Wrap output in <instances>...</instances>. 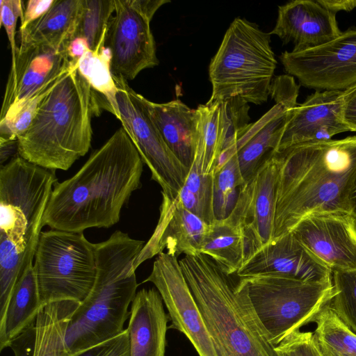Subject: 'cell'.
<instances>
[{
	"mask_svg": "<svg viewBox=\"0 0 356 356\" xmlns=\"http://www.w3.org/2000/svg\"><path fill=\"white\" fill-rule=\"evenodd\" d=\"M143 168L136 146L120 127L76 174L54 184L42 227L71 232L112 227L133 192L140 187Z\"/></svg>",
	"mask_w": 356,
	"mask_h": 356,
	"instance_id": "cell-1",
	"label": "cell"
},
{
	"mask_svg": "<svg viewBox=\"0 0 356 356\" xmlns=\"http://www.w3.org/2000/svg\"><path fill=\"white\" fill-rule=\"evenodd\" d=\"M274 154L278 176L273 242L310 213H348L356 172V135L305 143Z\"/></svg>",
	"mask_w": 356,
	"mask_h": 356,
	"instance_id": "cell-2",
	"label": "cell"
},
{
	"mask_svg": "<svg viewBox=\"0 0 356 356\" xmlns=\"http://www.w3.org/2000/svg\"><path fill=\"white\" fill-rule=\"evenodd\" d=\"M77 70L76 63L46 96L27 130L17 138L18 154L49 170H68L91 146L93 115L102 98Z\"/></svg>",
	"mask_w": 356,
	"mask_h": 356,
	"instance_id": "cell-3",
	"label": "cell"
},
{
	"mask_svg": "<svg viewBox=\"0 0 356 356\" xmlns=\"http://www.w3.org/2000/svg\"><path fill=\"white\" fill-rule=\"evenodd\" d=\"M218 356H278L250 302L245 278L206 254L179 261Z\"/></svg>",
	"mask_w": 356,
	"mask_h": 356,
	"instance_id": "cell-4",
	"label": "cell"
},
{
	"mask_svg": "<svg viewBox=\"0 0 356 356\" xmlns=\"http://www.w3.org/2000/svg\"><path fill=\"white\" fill-rule=\"evenodd\" d=\"M145 244L120 230L105 241L95 243L96 279L72 315L66 331L70 355L81 354L124 331L130 316L128 308L137 293L132 265Z\"/></svg>",
	"mask_w": 356,
	"mask_h": 356,
	"instance_id": "cell-5",
	"label": "cell"
},
{
	"mask_svg": "<svg viewBox=\"0 0 356 356\" xmlns=\"http://www.w3.org/2000/svg\"><path fill=\"white\" fill-rule=\"evenodd\" d=\"M276 66L270 33L245 19L235 18L209 65L212 92L207 102L232 98L256 105L266 102Z\"/></svg>",
	"mask_w": 356,
	"mask_h": 356,
	"instance_id": "cell-6",
	"label": "cell"
},
{
	"mask_svg": "<svg viewBox=\"0 0 356 356\" xmlns=\"http://www.w3.org/2000/svg\"><path fill=\"white\" fill-rule=\"evenodd\" d=\"M245 279L254 313L275 347L302 326L314 323L335 293L332 280L306 282L280 275Z\"/></svg>",
	"mask_w": 356,
	"mask_h": 356,
	"instance_id": "cell-7",
	"label": "cell"
},
{
	"mask_svg": "<svg viewBox=\"0 0 356 356\" xmlns=\"http://www.w3.org/2000/svg\"><path fill=\"white\" fill-rule=\"evenodd\" d=\"M33 268L42 304L60 300L82 302L97 275L95 243L83 232H41Z\"/></svg>",
	"mask_w": 356,
	"mask_h": 356,
	"instance_id": "cell-8",
	"label": "cell"
},
{
	"mask_svg": "<svg viewBox=\"0 0 356 356\" xmlns=\"http://www.w3.org/2000/svg\"><path fill=\"white\" fill-rule=\"evenodd\" d=\"M55 170L19 154L0 167V237L8 239L19 252L36 246L43 214L54 184Z\"/></svg>",
	"mask_w": 356,
	"mask_h": 356,
	"instance_id": "cell-9",
	"label": "cell"
},
{
	"mask_svg": "<svg viewBox=\"0 0 356 356\" xmlns=\"http://www.w3.org/2000/svg\"><path fill=\"white\" fill-rule=\"evenodd\" d=\"M113 79L118 88L117 102L122 127L143 163L150 170L152 179L161 187L162 195L175 199L184 186L190 169L176 157L163 139L143 104L140 95L124 78L113 75Z\"/></svg>",
	"mask_w": 356,
	"mask_h": 356,
	"instance_id": "cell-10",
	"label": "cell"
},
{
	"mask_svg": "<svg viewBox=\"0 0 356 356\" xmlns=\"http://www.w3.org/2000/svg\"><path fill=\"white\" fill-rule=\"evenodd\" d=\"M168 0H115L106 44L112 74L127 81L159 65L150 22Z\"/></svg>",
	"mask_w": 356,
	"mask_h": 356,
	"instance_id": "cell-11",
	"label": "cell"
},
{
	"mask_svg": "<svg viewBox=\"0 0 356 356\" xmlns=\"http://www.w3.org/2000/svg\"><path fill=\"white\" fill-rule=\"evenodd\" d=\"M280 59L300 86L316 91L346 90L356 84V27L318 47L284 51Z\"/></svg>",
	"mask_w": 356,
	"mask_h": 356,
	"instance_id": "cell-12",
	"label": "cell"
},
{
	"mask_svg": "<svg viewBox=\"0 0 356 356\" xmlns=\"http://www.w3.org/2000/svg\"><path fill=\"white\" fill-rule=\"evenodd\" d=\"M274 153L238 188L236 203L228 216L242 232L244 264L273 242L278 176Z\"/></svg>",
	"mask_w": 356,
	"mask_h": 356,
	"instance_id": "cell-13",
	"label": "cell"
},
{
	"mask_svg": "<svg viewBox=\"0 0 356 356\" xmlns=\"http://www.w3.org/2000/svg\"><path fill=\"white\" fill-rule=\"evenodd\" d=\"M168 311L172 327L184 334L198 356H218L202 313L186 280L177 257L160 253L150 275Z\"/></svg>",
	"mask_w": 356,
	"mask_h": 356,
	"instance_id": "cell-14",
	"label": "cell"
},
{
	"mask_svg": "<svg viewBox=\"0 0 356 356\" xmlns=\"http://www.w3.org/2000/svg\"><path fill=\"white\" fill-rule=\"evenodd\" d=\"M64 48L35 46L17 47L12 58L8 76L0 121L9 120L28 99L47 84L65 74L71 68Z\"/></svg>",
	"mask_w": 356,
	"mask_h": 356,
	"instance_id": "cell-15",
	"label": "cell"
},
{
	"mask_svg": "<svg viewBox=\"0 0 356 356\" xmlns=\"http://www.w3.org/2000/svg\"><path fill=\"white\" fill-rule=\"evenodd\" d=\"M291 233L332 271L356 270V222L348 213H310Z\"/></svg>",
	"mask_w": 356,
	"mask_h": 356,
	"instance_id": "cell-16",
	"label": "cell"
},
{
	"mask_svg": "<svg viewBox=\"0 0 356 356\" xmlns=\"http://www.w3.org/2000/svg\"><path fill=\"white\" fill-rule=\"evenodd\" d=\"M211 225L185 209L177 197L171 200L162 195L160 216L156 227L132 265V271L144 261L159 255L165 249L170 255L200 254Z\"/></svg>",
	"mask_w": 356,
	"mask_h": 356,
	"instance_id": "cell-17",
	"label": "cell"
},
{
	"mask_svg": "<svg viewBox=\"0 0 356 356\" xmlns=\"http://www.w3.org/2000/svg\"><path fill=\"white\" fill-rule=\"evenodd\" d=\"M348 89L315 91L298 104L276 152L305 143L330 140L338 134L350 131L342 118Z\"/></svg>",
	"mask_w": 356,
	"mask_h": 356,
	"instance_id": "cell-18",
	"label": "cell"
},
{
	"mask_svg": "<svg viewBox=\"0 0 356 356\" xmlns=\"http://www.w3.org/2000/svg\"><path fill=\"white\" fill-rule=\"evenodd\" d=\"M240 278L280 275L306 282L332 280V271L289 233L262 249L235 274Z\"/></svg>",
	"mask_w": 356,
	"mask_h": 356,
	"instance_id": "cell-19",
	"label": "cell"
},
{
	"mask_svg": "<svg viewBox=\"0 0 356 356\" xmlns=\"http://www.w3.org/2000/svg\"><path fill=\"white\" fill-rule=\"evenodd\" d=\"M336 15L317 0H295L279 6L276 24L270 34L300 51L325 44L340 35Z\"/></svg>",
	"mask_w": 356,
	"mask_h": 356,
	"instance_id": "cell-20",
	"label": "cell"
},
{
	"mask_svg": "<svg viewBox=\"0 0 356 356\" xmlns=\"http://www.w3.org/2000/svg\"><path fill=\"white\" fill-rule=\"evenodd\" d=\"M169 317L156 289L138 291L131 305L127 328L129 356H165Z\"/></svg>",
	"mask_w": 356,
	"mask_h": 356,
	"instance_id": "cell-21",
	"label": "cell"
},
{
	"mask_svg": "<svg viewBox=\"0 0 356 356\" xmlns=\"http://www.w3.org/2000/svg\"><path fill=\"white\" fill-rule=\"evenodd\" d=\"M151 120L163 139L187 168H191L198 138V115L179 99L155 103L140 95Z\"/></svg>",
	"mask_w": 356,
	"mask_h": 356,
	"instance_id": "cell-22",
	"label": "cell"
},
{
	"mask_svg": "<svg viewBox=\"0 0 356 356\" xmlns=\"http://www.w3.org/2000/svg\"><path fill=\"white\" fill-rule=\"evenodd\" d=\"M82 5L83 0H56L46 13L19 32L18 47H65L76 32Z\"/></svg>",
	"mask_w": 356,
	"mask_h": 356,
	"instance_id": "cell-23",
	"label": "cell"
},
{
	"mask_svg": "<svg viewBox=\"0 0 356 356\" xmlns=\"http://www.w3.org/2000/svg\"><path fill=\"white\" fill-rule=\"evenodd\" d=\"M33 261L25 268L10 296L4 314L0 318V350L9 347L12 341L35 323L42 304Z\"/></svg>",
	"mask_w": 356,
	"mask_h": 356,
	"instance_id": "cell-24",
	"label": "cell"
},
{
	"mask_svg": "<svg viewBox=\"0 0 356 356\" xmlns=\"http://www.w3.org/2000/svg\"><path fill=\"white\" fill-rule=\"evenodd\" d=\"M80 302L60 300L44 305L35 323L34 356H70L66 343V331L74 312Z\"/></svg>",
	"mask_w": 356,
	"mask_h": 356,
	"instance_id": "cell-25",
	"label": "cell"
},
{
	"mask_svg": "<svg viewBox=\"0 0 356 356\" xmlns=\"http://www.w3.org/2000/svg\"><path fill=\"white\" fill-rule=\"evenodd\" d=\"M200 253L212 259L229 275L245 263V242L240 228L228 216L211 225Z\"/></svg>",
	"mask_w": 356,
	"mask_h": 356,
	"instance_id": "cell-26",
	"label": "cell"
},
{
	"mask_svg": "<svg viewBox=\"0 0 356 356\" xmlns=\"http://www.w3.org/2000/svg\"><path fill=\"white\" fill-rule=\"evenodd\" d=\"M77 70L102 99L103 108L118 120L120 113L117 102L118 88L111 68V54L106 46L95 51L88 49L76 62Z\"/></svg>",
	"mask_w": 356,
	"mask_h": 356,
	"instance_id": "cell-27",
	"label": "cell"
},
{
	"mask_svg": "<svg viewBox=\"0 0 356 356\" xmlns=\"http://www.w3.org/2000/svg\"><path fill=\"white\" fill-rule=\"evenodd\" d=\"M198 115V138L194 160L204 175L213 174L218 159L222 150L219 125V102L200 104Z\"/></svg>",
	"mask_w": 356,
	"mask_h": 356,
	"instance_id": "cell-28",
	"label": "cell"
},
{
	"mask_svg": "<svg viewBox=\"0 0 356 356\" xmlns=\"http://www.w3.org/2000/svg\"><path fill=\"white\" fill-rule=\"evenodd\" d=\"M314 323V337L323 356H356V334L330 305L321 312Z\"/></svg>",
	"mask_w": 356,
	"mask_h": 356,
	"instance_id": "cell-29",
	"label": "cell"
},
{
	"mask_svg": "<svg viewBox=\"0 0 356 356\" xmlns=\"http://www.w3.org/2000/svg\"><path fill=\"white\" fill-rule=\"evenodd\" d=\"M115 9V0H83L74 37L84 38L92 51L105 46Z\"/></svg>",
	"mask_w": 356,
	"mask_h": 356,
	"instance_id": "cell-30",
	"label": "cell"
},
{
	"mask_svg": "<svg viewBox=\"0 0 356 356\" xmlns=\"http://www.w3.org/2000/svg\"><path fill=\"white\" fill-rule=\"evenodd\" d=\"M36 246L21 253L11 241L0 237V318L6 310L19 278L33 261Z\"/></svg>",
	"mask_w": 356,
	"mask_h": 356,
	"instance_id": "cell-31",
	"label": "cell"
},
{
	"mask_svg": "<svg viewBox=\"0 0 356 356\" xmlns=\"http://www.w3.org/2000/svg\"><path fill=\"white\" fill-rule=\"evenodd\" d=\"M214 210L217 220L224 219L234 207L236 188L245 183L242 178L236 152L213 172Z\"/></svg>",
	"mask_w": 356,
	"mask_h": 356,
	"instance_id": "cell-32",
	"label": "cell"
},
{
	"mask_svg": "<svg viewBox=\"0 0 356 356\" xmlns=\"http://www.w3.org/2000/svg\"><path fill=\"white\" fill-rule=\"evenodd\" d=\"M332 283L335 293L330 306L356 334V270L332 271Z\"/></svg>",
	"mask_w": 356,
	"mask_h": 356,
	"instance_id": "cell-33",
	"label": "cell"
},
{
	"mask_svg": "<svg viewBox=\"0 0 356 356\" xmlns=\"http://www.w3.org/2000/svg\"><path fill=\"white\" fill-rule=\"evenodd\" d=\"M65 74L54 80L28 99L11 118L0 121V141L16 140L27 130L43 99Z\"/></svg>",
	"mask_w": 356,
	"mask_h": 356,
	"instance_id": "cell-34",
	"label": "cell"
},
{
	"mask_svg": "<svg viewBox=\"0 0 356 356\" xmlns=\"http://www.w3.org/2000/svg\"><path fill=\"white\" fill-rule=\"evenodd\" d=\"M219 125L223 150L234 145L250 124V107L248 104L237 98L219 102Z\"/></svg>",
	"mask_w": 356,
	"mask_h": 356,
	"instance_id": "cell-35",
	"label": "cell"
},
{
	"mask_svg": "<svg viewBox=\"0 0 356 356\" xmlns=\"http://www.w3.org/2000/svg\"><path fill=\"white\" fill-rule=\"evenodd\" d=\"M278 356H323L314 332L296 331L275 347Z\"/></svg>",
	"mask_w": 356,
	"mask_h": 356,
	"instance_id": "cell-36",
	"label": "cell"
},
{
	"mask_svg": "<svg viewBox=\"0 0 356 356\" xmlns=\"http://www.w3.org/2000/svg\"><path fill=\"white\" fill-rule=\"evenodd\" d=\"M183 188L196 199L214 209L213 174L203 175L200 166L195 160L189 170Z\"/></svg>",
	"mask_w": 356,
	"mask_h": 356,
	"instance_id": "cell-37",
	"label": "cell"
},
{
	"mask_svg": "<svg viewBox=\"0 0 356 356\" xmlns=\"http://www.w3.org/2000/svg\"><path fill=\"white\" fill-rule=\"evenodd\" d=\"M21 0H1V26L5 29L11 48L12 58L15 56L17 46L15 41L16 26L18 18L23 15V6Z\"/></svg>",
	"mask_w": 356,
	"mask_h": 356,
	"instance_id": "cell-38",
	"label": "cell"
},
{
	"mask_svg": "<svg viewBox=\"0 0 356 356\" xmlns=\"http://www.w3.org/2000/svg\"><path fill=\"white\" fill-rule=\"evenodd\" d=\"M35 323L29 326L10 343L15 356H34L36 341Z\"/></svg>",
	"mask_w": 356,
	"mask_h": 356,
	"instance_id": "cell-39",
	"label": "cell"
},
{
	"mask_svg": "<svg viewBox=\"0 0 356 356\" xmlns=\"http://www.w3.org/2000/svg\"><path fill=\"white\" fill-rule=\"evenodd\" d=\"M56 0H29L24 8L19 32L38 19L52 6Z\"/></svg>",
	"mask_w": 356,
	"mask_h": 356,
	"instance_id": "cell-40",
	"label": "cell"
},
{
	"mask_svg": "<svg viewBox=\"0 0 356 356\" xmlns=\"http://www.w3.org/2000/svg\"><path fill=\"white\" fill-rule=\"evenodd\" d=\"M342 118L350 131H356V84L348 89L343 105Z\"/></svg>",
	"mask_w": 356,
	"mask_h": 356,
	"instance_id": "cell-41",
	"label": "cell"
},
{
	"mask_svg": "<svg viewBox=\"0 0 356 356\" xmlns=\"http://www.w3.org/2000/svg\"><path fill=\"white\" fill-rule=\"evenodd\" d=\"M90 49L87 41L81 37H74L66 45V52L70 60L77 62Z\"/></svg>",
	"mask_w": 356,
	"mask_h": 356,
	"instance_id": "cell-42",
	"label": "cell"
},
{
	"mask_svg": "<svg viewBox=\"0 0 356 356\" xmlns=\"http://www.w3.org/2000/svg\"><path fill=\"white\" fill-rule=\"evenodd\" d=\"M329 11L337 15L339 11L350 12L356 8V0H317Z\"/></svg>",
	"mask_w": 356,
	"mask_h": 356,
	"instance_id": "cell-43",
	"label": "cell"
},
{
	"mask_svg": "<svg viewBox=\"0 0 356 356\" xmlns=\"http://www.w3.org/2000/svg\"><path fill=\"white\" fill-rule=\"evenodd\" d=\"M107 356H129V339L127 328L116 337Z\"/></svg>",
	"mask_w": 356,
	"mask_h": 356,
	"instance_id": "cell-44",
	"label": "cell"
},
{
	"mask_svg": "<svg viewBox=\"0 0 356 356\" xmlns=\"http://www.w3.org/2000/svg\"><path fill=\"white\" fill-rule=\"evenodd\" d=\"M17 152V140L9 141H0V164L4 165V163L10 158H13Z\"/></svg>",
	"mask_w": 356,
	"mask_h": 356,
	"instance_id": "cell-45",
	"label": "cell"
},
{
	"mask_svg": "<svg viewBox=\"0 0 356 356\" xmlns=\"http://www.w3.org/2000/svg\"><path fill=\"white\" fill-rule=\"evenodd\" d=\"M116 337L98 346H96L81 353L78 356H107Z\"/></svg>",
	"mask_w": 356,
	"mask_h": 356,
	"instance_id": "cell-46",
	"label": "cell"
},
{
	"mask_svg": "<svg viewBox=\"0 0 356 356\" xmlns=\"http://www.w3.org/2000/svg\"><path fill=\"white\" fill-rule=\"evenodd\" d=\"M348 213L356 222V172L354 175L348 200Z\"/></svg>",
	"mask_w": 356,
	"mask_h": 356,
	"instance_id": "cell-47",
	"label": "cell"
},
{
	"mask_svg": "<svg viewBox=\"0 0 356 356\" xmlns=\"http://www.w3.org/2000/svg\"><path fill=\"white\" fill-rule=\"evenodd\" d=\"M79 355H80V354H78V355H70V356H78Z\"/></svg>",
	"mask_w": 356,
	"mask_h": 356,
	"instance_id": "cell-48",
	"label": "cell"
}]
</instances>
